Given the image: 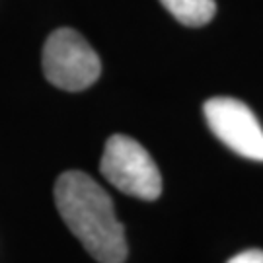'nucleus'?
I'll return each mask as SVG.
<instances>
[{
  "mask_svg": "<svg viewBox=\"0 0 263 263\" xmlns=\"http://www.w3.org/2000/svg\"><path fill=\"white\" fill-rule=\"evenodd\" d=\"M164 8L183 26L199 28L213 20L216 12L215 0H160Z\"/></svg>",
  "mask_w": 263,
  "mask_h": 263,
  "instance_id": "obj_5",
  "label": "nucleus"
},
{
  "mask_svg": "<svg viewBox=\"0 0 263 263\" xmlns=\"http://www.w3.org/2000/svg\"><path fill=\"white\" fill-rule=\"evenodd\" d=\"M55 203L68 230L100 263H123L127 257L125 230L113 201L96 179L70 170L55 183Z\"/></svg>",
  "mask_w": 263,
  "mask_h": 263,
  "instance_id": "obj_1",
  "label": "nucleus"
},
{
  "mask_svg": "<svg viewBox=\"0 0 263 263\" xmlns=\"http://www.w3.org/2000/svg\"><path fill=\"white\" fill-rule=\"evenodd\" d=\"M203 113L216 139L248 160L263 162V129L254 111L236 98H211Z\"/></svg>",
  "mask_w": 263,
  "mask_h": 263,
  "instance_id": "obj_4",
  "label": "nucleus"
},
{
  "mask_svg": "<svg viewBox=\"0 0 263 263\" xmlns=\"http://www.w3.org/2000/svg\"><path fill=\"white\" fill-rule=\"evenodd\" d=\"M228 263H263V250H246L228 259Z\"/></svg>",
  "mask_w": 263,
  "mask_h": 263,
  "instance_id": "obj_6",
  "label": "nucleus"
},
{
  "mask_svg": "<svg viewBox=\"0 0 263 263\" xmlns=\"http://www.w3.org/2000/svg\"><path fill=\"white\" fill-rule=\"evenodd\" d=\"M100 170L113 187L131 197L154 201L162 193L158 166L141 142L127 135H113L107 139Z\"/></svg>",
  "mask_w": 263,
  "mask_h": 263,
  "instance_id": "obj_2",
  "label": "nucleus"
},
{
  "mask_svg": "<svg viewBox=\"0 0 263 263\" xmlns=\"http://www.w3.org/2000/svg\"><path fill=\"white\" fill-rule=\"evenodd\" d=\"M43 72L53 86L80 92L94 84L102 63L92 45L70 28L55 29L43 47Z\"/></svg>",
  "mask_w": 263,
  "mask_h": 263,
  "instance_id": "obj_3",
  "label": "nucleus"
}]
</instances>
